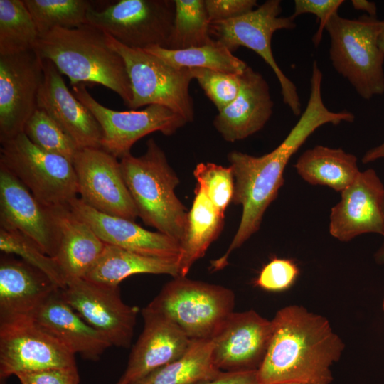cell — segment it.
<instances>
[{"mask_svg":"<svg viewBox=\"0 0 384 384\" xmlns=\"http://www.w3.org/2000/svg\"><path fill=\"white\" fill-rule=\"evenodd\" d=\"M321 87L320 81L311 82L310 95L304 111L286 138L274 150L260 156L238 151L228 154L235 180L232 203L241 205L242 213L227 251L211 262L213 271L224 268L231 252L259 230L265 212L277 197L284 182V171L287 163L307 138L324 124L351 122L352 117L348 110L332 112L325 106Z\"/></svg>","mask_w":384,"mask_h":384,"instance_id":"6da1fadb","label":"cell"},{"mask_svg":"<svg viewBox=\"0 0 384 384\" xmlns=\"http://www.w3.org/2000/svg\"><path fill=\"white\" fill-rule=\"evenodd\" d=\"M265 357L257 370L260 384H331V366L344 344L324 316L302 306L279 309Z\"/></svg>","mask_w":384,"mask_h":384,"instance_id":"7a4b0ae2","label":"cell"},{"mask_svg":"<svg viewBox=\"0 0 384 384\" xmlns=\"http://www.w3.org/2000/svg\"><path fill=\"white\" fill-rule=\"evenodd\" d=\"M33 50L42 60L53 63L71 86L102 85L117 93L127 107L130 105L132 91L124 61L97 28L90 24L55 28L40 36Z\"/></svg>","mask_w":384,"mask_h":384,"instance_id":"3957f363","label":"cell"},{"mask_svg":"<svg viewBox=\"0 0 384 384\" xmlns=\"http://www.w3.org/2000/svg\"><path fill=\"white\" fill-rule=\"evenodd\" d=\"M119 161L138 217L146 225L180 242L188 213L176 195L179 178L164 151L150 139L144 154L134 156L129 154Z\"/></svg>","mask_w":384,"mask_h":384,"instance_id":"277c9868","label":"cell"},{"mask_svg":"<svg viewBox=\"0 0 384 384\" xmlns=\"http://www.w3.org/2000/svg\"><path fill=\"white\" fill-rule=\"evenodd\" d=\"M380 26V20L368 15L350 19L336 14L325 26L333 67L365 100L384 93V55L378 42Z\"/></svg>","mask_w":384,"mask_h":384,"instance_id":"5b68a950","label":"cell"},{"mask_svg":"<svg viewBox=\"0 0 384 384\" xmlns=\"http://www.w3.org/2000/svg\"><path fill=\"white\" fill-rule=\"evenodd\" d=\"M234 305L231 289L177 277L167 282L146 307L168 318L191 340H211Z\"/></svg>","mask_w":384,"mask_h":384,"instance_id":"8992f818","label":"cell"},{"mask_svg":"<svg viewBox=\"0 0 384 384\" xmlns=\"http://www.w3.org/2000/svg\"><path fill=\"white\" fill-rule=\"evenodd\" d=\"M105 34L108 46L124 61L132 91L129 109L158 105L179 114L187 123L193 121V102L189 92L193 79L189 68L173 67L144 50L127 47Z\"/></svg>","mask_w":384,"mask_h":384,"instance_id":"52a82bcc","label":"cell"},{"mask_svg":"<svg viewBox=\"0 0 384 384\" xmlns=\"http://www.w3.org/2000/svg\"><path fill=\"white\" fill-rule=\"evenodd\" d=\"M0 165L46 207L68 206L78 195L73 162L40 149L23 132L1 142Z\"/></svg>","mask_w":384,"mask_h":384,"instance_id":"ba28073f","label":"cell"},{"mask_svg":"<svg viewBox=\"0 0 384 384\" xmlns=\"http://www.w3.org/2000/svg\"><path fill=\"white\" fill-rule=\"evenodd\" d=\"M281 1L267 0L251 12L236 18L210 22V34L232 53L240 46L247 48L271 68L277 78L283 102L295 116L302 114L297 89L277 63L272 50L273 34L279 30L293 29L294 19L280 16Z\"/></svg>","mask_w":384,"mask_h":384,"instance_id":"9c48e42d","label":"cell"},{"mask_svg":"<svg viewBox=\"0 0 384 384\" xmlns=\"http://www.w3.org/2000/svg\"><path fill=\"white\" fill-rule=\"evenodd\" d=\"M175 16L174 0H119L87 14L90 25L127 47L168 48Z\"/></svg>","mask_w":384,"mask_h":384,"instance_id":"30bf717a","label":"cell"},{"mask_svg":"<svg viewBox=\"0 0 384 384\" xmlns=\"http://www.w3.org/2000/svg\"><path fill=\"white\" fill-rule=\"evenodd\" d=\"M72 92L94 115L102 130V149L117 159L131 154L134 144L152 132L169 136L187 122L169 108L151 105L136 111H116L99 103L85 84L72 86Z\"/></svg>","mask_w":384,"mask_h":384,"instance_id":"8fae6325","label":"cell"},{"mask_svg":"<svg viewBox=\"0 0 384 384\" xmlns=\"http://www.w3.org/2000/svg\"><path fill=\"white\" fill-rule=\"evenodd\" d=\"M60 292L65 301L112 346H130L138 308L122 301L119 285L70 279Z\"/></svg>","mask_w":384,"mask_h":384,"instance_id":"7c38bea8","label":"cell"},{"mask_svg":"<svg viewBox=\"0 0 384 384\" xmlns=\"http://www.w3.org/2000/svg\"><path fill=\"white\" fill-rule=\"evenodd\" d=\"M75 354L33 319L0 324V379L75 366Z\"/></svg>","mask_w":384,"mask_h":384,"instance_id":"4fadbf2b","label":"cell"},{"mask_svg":"<svg viewBox=\"0 0 384 384\" xmlns=\"http://www.w3.org/2000/svg\"><path fill=\"white\" fill-rule=\"evenodd\" d=\"M73 164L85 203L102 213L135 220L138 212L116 157L102 149L86 148L80 149Z\"/></svg>","mask_w":384,"mask_h":384,"instance_id":"5bb4252c","label":"cell"},{"mask_svg":"<svg viewBox=\"0 0 384 384\" xmlns=\"http://www.w3.org/2000/svg\"><path fill=\"white\" fill-rule=\"evenodd\" d=\"M43 77V60L33 50L0 55V142L23 132Z\"/></svg>","mask_w":384,"mask_h":384,"instance_id":"9a60e30c","label":"cell"},{"mask_svg":"<svg viewBox=\"0 0 384 384\" xmlns=\"http://www.w3.org/2000/svg\"><path fill=\"white\" fill-rule=\"evenodd\" d=\"M0 228L16 230L55 257L60 234L53 208L41 203L10 171L0 165Z\"/></svg>","mask_w":384,"mask_h":384,"instance_id":"2e32d148","label":"cell"},{"mask_svg":"<svg viewBox=\"0 0 384 384\" xmlns=\"http://www.w3.org/2000/svg\"><path fill=\"white\" fill-rule=\"evenodd\" d=\"M272 332V321L255 311H233L211 339L215 366L228 372L258 370Z\"/></svg>","mask_w":384,"mask_h":384,"instance_id":"e0dca14e","label":"cell"},{"mask_svg":"<svg viewBox=\"0 0 384 384\" xmlns=\"http://www.w3.org/2000/svg\"><path fill=\"white\" fill-rule=\"evenodd\" d=\"M383 193V184L375 170L361 171L331 210L330 234L341 242L369 233L384 237Z\"/></svg>","mask_w":384,"mask_h":384,"instance_id":"ac0fdd59","label":"cell"},{"mask_svg":"<svg viewBox=\"0 0 384 384\" xmlns=\"http://www.w3.org/2000/svg\"><path fill=\"white\" fill-rule=\"evenodd\" d=\"M42 60L43 77L37 108L45 111L80 149H102V130L94 115L68 90L53 63Z\"/></svg>","mask_w":384,"mask_h":384,"instance_id":"d6986e66","label":"cell"},{"mask_svg":"<svg viewBox=\"0 0 384 384\" xmlns=\"http://www.w3.org/2000/svg\"><path fill=\"white\" fill-rule=\"evenodd\" d=\"M144 328L134 345L124 374L117 384H131L180 358L191 340L171 320L146 306Z\"/></svg>","mask_w":384,"mask_h":384,"instance_id":"ffe728a7","label":"cell"},{"mask_svg":"<svg viewBox=\"0 0 384 384\" xmlns=\"http://www.w3.org/2000/svg\"><path fill=\"white\" fill-rule=\"evenodd\" d=\"M68 206L106 244L146 256L179 259V242L164 233L146 230L134 220L99 212L78 197Z\"/></svg>","mask_w":384,"mask_h":384,"instance_id":"44dd1931","label":"cell"},{"mask_svg":"<svg viewBox=\"0 0 384 384\" xmlns=\"http://www.w3.org/2000/svg\"><path fill=\"white\" fill-rule=\"evenodd\" d=\"M59 289L46 274L23 260L1 257L0 324L32 318Z\"/></svg>","mask_w":384,"mask_h":384,"instance_id":"7402d4cb","label":"cell"},{"mask_svg":"<svg viewBox=\"0 0 384 384\" xmlns=\"http://www.w3.org/2000/svg\"><path fill=\"white\" fill-rule=\"evenodd\" d=\"M273 106L267 82L248 65L241 75L237 97L215 117L213 126L227 142L242 140L265 127Z\"/></svg>","mask_w":384,"mask_h":384,"instance_id":"603a6c76","label":"cell"},{"mask_svg":"<svg viewBox=\"0 0 384 384\" xmlns=\"http://www.w3.org/2000/svg\"><path fill=\"white\" fill-rule=\"evenodd\" d=\"M32 319L75 355L97 361L112 344L99 331L86 322L55 292L35 312Z\"/></svg>","mask_w":384,"mask_h":384,"instance_id":"cb8c5ba5","label":"cell"},{"mask_svg":"<svg viewBox=\"0 0 384 384\" xmlns=\"http://www.w3.org/2000/svg\"><path fill=\"white\" fill-rule=\"evenodd\" d=\"M53 210L60 234L55 258L65 281L85 278L100 257L106 243L68 206L53 208Z\"/></svg>","mask_w":384,"mask_h":384,"instance_id":"d4e9b609","label":"cell"},{"mask_svg":"<svg viewBox=\"0 0 384 384\" xmlns=\"http://www.w3.org/2000/svg\"><path fill=\"white\" fill-rule=\"evenodd\" d=\"M224 225L222 216L198 186L188 213L184 233L180 241L179 277H186L196 261L204 256L220 235Z\"/></svg>","mask_w":384,"mask_h":384,"instance_id":"484cf974","label":"cell"},{"mask_svg":"<svg viewBox=\"0 0 384 384\" xmlns=\"http://www.w3.org/2000/svg\"><path fill=\"white\" fill-rule=\"evenodd\" d=\"M297 174L314 186H325L341 193L361 172L355 155L342 149L317 145L305 151L294 164Z\"/></svg>","mask_w":384,"mask_h":384,"instance_id":"4316f807","label":"cell"},{"mask_svg":"<svg viewBox=\"0 0 384 384\" xmlns=\"http://www.w3.org/2000/svg\"><path fill=\"white\" fill-rule=\"evenodd\" d=\"M137 274H163L179 277L178 259L146 256L106 244L100 257L84 279L119 285Z\"/></svg>","mask_w":384,"mask_h":384,"instance_id":"83f0119b","label":"cell"},{"mask_svg":"<svg viewBox=\"0 0 384 384\" xmlns=\"http://www.w3.org/2000/svg\"><path fill=\"white\" fill-rule=\"evenodd\" d=\"M211 340H191L188 350L178 359L131 384H198L222 371L213 363Z\"/></svg>","mask_w":384,"mask_h":384,"instance_id":"f1b7e54d","label":"cell"},{"mask_svg":"<svg viewBox=\"0 0 384 384\" xmlns=\"http://www.w3.org/2000/svg\"><path fill=\"white\" fill-rule=\"evenodd\" d=\"M144 50L177 68H199L242 75L248 66L215 40L208 45L183 50L151 46Z\"/></svg>","mask_w":384,"mask_h":384,"instance_id":"f546056e","label":"cell"},{"mask_svg":"<svg viewBox=\"0 0 384 384\" xmlns=\"http://www.w3.org/2000/svg\"><path fill=\"white\" fill-rule=\"evenodd\" d=\"M39 34L23 0H0V55L33 50Z\"/></svg>","mask_w":384,"mask_h":384,"instance_id":"4dcf8cb0","label":"cell"},{"mask_svg":"<svg viewBox=\"0 0 384 384\" xmlns=\"http://www.w3.org/2000/svg\"><path fill=\"white\" fill-rule=\"evenodd\" d=\"M175 16L169 49L183 50L212 43L205 0H174Z\"/></svg>","mask_w":384,"mask_h":384,"instance_id":"1f68e13d","label":"cell"},{"mask_svg":"<svg viewBox=\"0 0 384 384\" xmlns=\"http://www.w3.org/2000/svg\"><path fill=\"white\" fill-rule=\"evenodd\" d=\"M39 37L55 28H73L89 24L87 14L92 7L87 0H23Z\"/></svg>","mask_w":384,"mask_h":384,"instance_id":"d6a6232c","label":"cell"},{"mask_svg":"<svg viewBox=\"0 0 384 384\" xmlns=\"http://www.w3.org/2000/svg\"><path fill=\"white\" fill-rule=\"evenodd\" d=\"M40 149L73 161L80 149L63 129L43 110L37 108L23 132Z\"/></svg>","mask_w":384,"mask_h":384,"instance_id":"836d02e7","label":"cell"},{"mask_svg":"<svg viewBox=\"0 0 384 384\" xmlns=\"http://www.w3.org/2000/svg\"><path fill=\"white\" fill-rule=\"evenodd\" d=\"M0 250L14 254L46 274L60 289L65 287V276L55 257L46 255L33 240L16 230L0 228Z\"/></svg>","mask_w":384,"mask_h":384,"instance_id":"e575fe53","label":"cell"},{"mask_svg":"<svg viewBox=\"0 0 384 384\" xmlns=\"http://www.w3.org/2000/svg\"><path fill=\"white\" fill-rule=\"evenodd\" d=\"M193 176L196 186L205 193L218 212L225 216V211L232 202L235 180L230 166L225 167L211 162L196 165Z\"/></svg>","mask_w":384,"mask_h":384,"instance_id":"d590c367","label":"cell"},{"mask_svg":"<svg viewBox=\"0 0 384 384\" xmlns=\"http://www.w3.org/2000/svg\"><path fill=\"white\" fill-rule=\"evenodd\" d=\"M193 80L199 84L218 112L228 107L237 97L241 75L206 68H189Z\"/></svg>","mask_w":384,"mask_h":384,"instance_id":"8d00e7d4","label":"cell"},{"mask_svg":"<svg viewBox=\"0 0 384 384\" xmlns=\"http://www.w3.org/2000/svg\"><path fill=\"white\" fill-rule=\"evenodd\" d=\"M299 274V270L293 260L273 258L262 268L254 284L266 291L281 292L290 288Z\"/></svg>","mask_w":384,"mask_h":384,"instance_id":"74e56055","label":"cell"},{"mask_svg":"<svg viewBox=\"0 0 384 384\" xmlns=\"http://www.w3.org/2000/svg\"><path fill=\"white\" fill-rule=\"evenodd\" d=\"M343 2V0H295L294 13L291 16L295 19L302 14H311L316 17L319 26L312 38L313 43L316 47L321 42L326 23L338 14V9Z\"/></svg>","mask_w":384,"mask_h":384,"instance_id":"f35d334b","label":"cell"},{"mask_svg":"<svg viewBox=\"0 0 384 384\" xmlns=\"http://www.w3.org/2000/svg\"><path fill=\"white\" fill-rule=\"evenodd\" d=\"M210 22L228 21L245 15L257 7L256 0H205Z\"/></svg>","mask_w":384,"mask_h":384,"instance_id":"ab89813d","label":"cell"},{"mask_svg":"<svg viewBox=\"0 0 384 384\" xmlns=\"http://www.w3.org/2000/svg\"><path fill=\"white\" fill-rule=\"evenodd\" d=\"M21 384H79L77 365L16 375Z\"/></svg>","mask_w":384,"mask_h":384,"instance_id":"60d3db41","label":"cell"},{"mask_svg":"<svg viewBox=\"0 0 384 384\" xmlns=\"http://www.w3.org/2000/svg\"><path fill=\"white\" fill-rule=\"evenodd\" d=\"M198 384H260L257 370L246 371H222L216 377Z\"/></svg>","mask_w":384,"mask_h":384,"instance_id":"b9f144b4","label":"cell"},{"mask_svg":"<svg viewBox=\"0 0 384 384\" xmlns=\"http://www.w3.org/2000/svg\"><path fill=\"white\" fill-rule=\"evenodd\" d=\"M351 4L354 9L365 11L368 16L376 18L377 6L375 3L366 0H352Z\"/></svg>","mask_w":384,"mask_h":384,"instance_id":"7bdbcfd3","label":"cell"},{"mask_svg":"<svg viewBox=\"0 0 384 384\" xmlns=\"http://www.w3.org/2000/svg\"><path fill=\"white\" fill-rule=\"evenodd\" d=\"M380 159H384V142L367 151L363 156L361 161L363 164H368Z\"/></svg>","mask_w":384,"mask_h":384,"instance_id":"ee69618b","label":"cell"},{"mask_svg":"<svg viewBox=\"0 0 384 384\" xmlns=\"http://www.w3.org/2000/svg\"><path fill=\"white\" fill-rule=\"evenodd\" d=\"M378 42L379 48L384 55V20H380Z\"/></svg>","mask_w":384,"mask_h":384,"instance_id":"f6af8a7d","label":"cell"},{"mask_svg":"<svg viewBox=\"0 0 384 384\" xmlns=\"http://www.w3.org/2000/svg\"><path fill=\"white\" fill-rule=\"evenodd\" d=\"M375 260L378 264H384V244L375 252Z\"/></svg>","mask_w":384,"mask_h":384,"instance_id":"bcb514c9","label":"cell"},{"mask_svg":"<svg viewBox=\"0 0 384 384\" xmlns=\"http://www.w3.org/2000/svg\"><path fill=\"white\" fill-rule=\"evenodd\" d=\"M382 211H383V218H384V193H383V201H382Z\"/></svg>","mask_w":384,"mask_h":384,"instance_id":"7dc6e473","label":"cell"},{"mask_svg":"<svg viewBox=\"0 0 384 384\" xmlns=\"http://www.w3.org/2000/svg\"><path fill=\"white\" fill-rule=\"evenodd\" d=\"M282 384H307V383H282Z\"/></svg>","mask_w":384,"mask_h":384,"instance_id":"c3c4849f","label":"cell"},{"mask_svg":"<svg viewBox=\"0 0 384 384\" xmlns=\"http://www.w3.org/2000/svg\"><path fill=\"white\" fill-rule=\"evenodd\" d=\"M383 311H384V299H383Z\"/></svg>","mask_w":384,"mask_h":384,"instance_id":"681fc988","label":"cell"}]
</instances>
